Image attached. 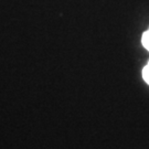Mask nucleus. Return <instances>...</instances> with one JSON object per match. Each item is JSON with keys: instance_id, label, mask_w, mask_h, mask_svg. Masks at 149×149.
Returning <instances> with one entry per match:
<instances>
[{"instance_id": "nucleus-2", "label": "nucleus", "mask_w": 149, "mask_h": 149, "mask_svg": "<svg viewBox=\"0 0 149 149\" xmlns=\"http://www.w3.org/2000/svg\"><path fill=\"white\" fill-rule=\"evenodd\" d=\"M143 79H144L145 82L149 85V62L144 69H143Z\"/></svg>"}, {"instance_id": "nucleus-1", "label": "nucleus", "mask_w": 149, "mask_h": 149, "mask_svg": "<svg viewBox=\"0 0 149 149\" xmlns=\"http://www.w3.org/2000/svg\"><path fill=\"white\" fill-rule=\"evenodd\" d=\"M141 42H143V45L145 47V49L149 51V30H148V31H146L144 34H143Z\"/></svg>"}]
</instances>
